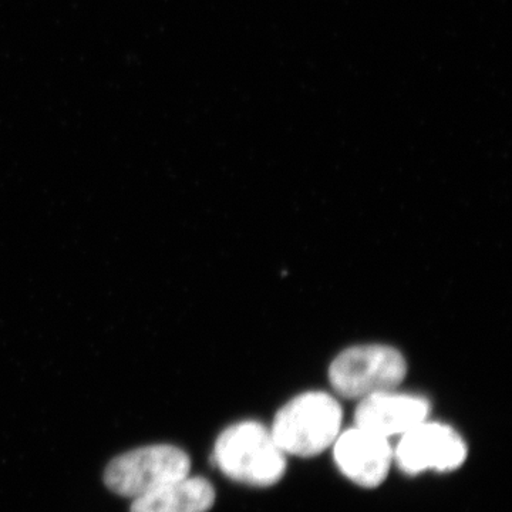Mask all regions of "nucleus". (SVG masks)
Instances as JSON below:
<instances>
[{"label":"nucleus","instance_id":"1","mask_svg":"<svg viewBox=\"0 0 512 512\" xmlns=\"http://www.w3.org/2000/svg\"><path fill=\"white\" fill-rule=\"evenodd\" d=\"M214 460L225 476L251 487H271L286 471V454L271 429L252 420L222 431L215 441Z\"/></svg>","mask_w":512,"mask_h":512},{"label":"nucleus","instance_id":"2","mask_svg":"<svg viewBox=\"0 0 512 512\" xmlns=\"http://www.w3.org/2000/svg\"><path fill=\"white\" fill-rule=\"evenodd\" d=\"M342 423V406L335 397L306 392L276 413L271 433L286 456L313 457L333 446Z\"/></svg>","mask_w":512,"mask_h":512},{"label":"nucleus","instance_id":"3","mask_svg":"<svg viewBox=\"0 0 512 512\" xmlns=\"http://www.w3.org/2000/svg\"><path fill=\"white\" fill-rule=\"evenodd\" d=\"M191 460L180 447L154 444L127 451L110 461L104 483L114 494L138 498L190 476Z\"/></svg>","mask_w":512,"mask_h":512},{"label":"nucleus","instance_id":"4","mask_svg":"<svg viewBox=\"0 0 512 512\" xmlns=\"http://www.w3.org/2000/svg\"><path fill=\"white\" fill-rule=\"evenodd\" d=\"M407 375L399 350L386 345H360L343 350L329 367V382L346 399H363L396 389Z\"/></svg>","mask_w":512,"mask_h":512},{"label":"nucleus","instance_id":"5","mask_svg":"<svg viewBox=\"0 0 512 512\" xmlns=\"http://www.w3.org/2000/svg\"><path fill=\"white\" fill-rule=\"evenodd\" d=\"M467 446L463 437L447 424L423 421L400 436L393 461L407 476L426 471L448 473L463 466Z\"/></svg>","mask_w":512,"mask_h":512},{"label":"nucleus","instance_id":"6","mask_svg":"<svg viewBox=\"0 0 512 512\" xmlns=\"http://www.w3.org/2000/svg\"><path fill=\"white\" fill-rule=\"evenodd\" d=\"M332 447L340 473L359 487H379L393 464L389 439L362 427L340 431Z\"/></svg>","mask_w":512,"mask_h":512},{"label":"nucleus","instance_id":"7","mask_svg":"<svg viewBox=\"0 0 512 512\" xmlns=\"http://www.w3.org/2000/svg\"><path fill=\"white\" fill-rule=\"evenodd\" d=\"M429 400L417 394L400 393L396 389L373 393L360 399L356 426L379 434L384 439L404 433L427 420Z\"/></svg>","mask_w":512,"mask_h":512},{"label":"nucleus","instance_id":"8","mask_svg":"<svg viewBox=\"0 0 512 512\" xmlns=\"http://www.w3.org/2000/svg\"><path fill=\"white\" fill-rule=\"evenodd\" d=\"M214 503L210 481L188 476L134 498L130 512H208Z\"/></svg>","mask_w":512,"mask_h":512}]
</instances>
